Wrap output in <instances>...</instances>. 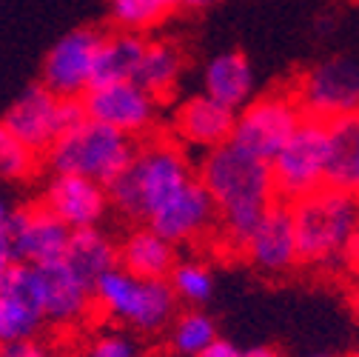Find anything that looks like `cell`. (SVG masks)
Returning a JSON list of instances; mask_svg holds the SVG:
<instances>
[{"mask_svg":"<svg viewBox=\"0 0 359 357\" xmlns=\"http://www.w3.org/2000/svg\"><path fill=\"white\" fill-rule=\"evenodd\" d=\"M328 123L317 117H305L297 135L283 146L271 160L277 197L283 203H297L328 186Z\"/></svg>","mask_w":359,"mask_h":357,"instance_id":"cell-8","label":"cell"},{"mask_svg":"<svg viewBox=\"0 0 359 357\" xmlns=\"http://www.w3.org/2000/svg\"><path fill=\"white\" fill-rule=\"evenodd\" d=\"M34 160H37V152H32L29 146L6 135V131L0 135V166H4L6 181H23V177H29L34 171Z\"/></svg>","mask_w":359,"mask_h":357,"instance_id":"cell-28","label":"cell"},{"mask_svg":"<svg viewBox=\"0 0 359 357\" xmlns=\"http://www.w3.org/2000/svg\"><path fill=\"white\" fill-rule=\"evenodd\" d=\"M72 229L46 206H4L0 214V266H46L66 257Z\"/></svg>","mask_w":359,"mask_h":357,"instance_id":"cell-6","label":"cell"},{"mask_svg":"<svg viewBox=\"0 0 359 357\" xmlns=\"http://www.w3.org/2000/svg\"><path fill=\"white\" fill-rule=\"evenodd\" d=\"M219 220L217 203L211 197V192L200 183V177L189 186H183L174 197H168L151 217H149V226L165 238L168 243H189L197 240L200 235H205L211 229V223Z\"/></svg>","mask_w":359,"mask_h":357,"instance_id":"cell-14","label":"cell"},{"mask_svg":"<svg viewBox=\"0 0 359 357\" xmlns=\"http://www.w3.org/2000/svg\"><path fill=\"white\" fill-rule=\"evenodd\" d=\"M200 357H245V351H240V349H237L234 343H229V340H219V337H217Z\"/></svg>","mask_w":359,"mask_h":357,"instance_id":"cell-31","label":"cell"},{"mask_svg":"<svg viewBox=\"0 0 359 357\" xmlns=\"http://www.w3.org/2000/svg\"><path fill=\"white\" fill-rule=\"evenodd\" d=\"M120 266L140 280H168L177 269L174 243L160 238L151 226L131 232L120 249Z\"/></svg>","mask_w":359,"mask_h":357,"instance_id":"cell-20","label":"cell"},{"mask_svg":"<svg viewBox=\"0 0 359 357\" xmlns=\"http://www.w3.org/2000/svg\"><path fill=\"white\" fill-rule=\"evenodd\" d=\"M245 357H280L274 349H268V346H257V349H248Z\"/></svg>","mask_w":359,"mask_h":357,"instance_id":"cell-32","label":"cell"},{"mask_svg":"<svg viewBox=\"0 0 359 357\" xmlns=\"http://www.w3.org/2000/svg\"><path fill=\"white\" fill-rule=\"evenodd\" d=\"M353 357H359V351H356V354H353Z\"/></svg>","mask_w":359,"mask_h":357,"instance_id":"cell-36","label":"cell"},{"mask_svg":"<svg viewBox=\"0 0 359 357\" xmlns=\"http://www.w3.org/2000/svg\"><path fill=\"white\" fill-rule=\"evenodd\" d=\"M351 263H353V269H356V275H359V232H356V240H353V246H351Z\"/></svg>","mask_w":359,"mask_h":357,"instance_id":"cell-33","label":"cell"},{"mask_svg":"<svg viewBox=\"0 0 359 357\" xmlns=\"http://www.w3.org/2000/svg\"><path fill=\"white\" fill-rule=\"evenodd\" d=\"M203 86L208 98L219 100L222 106H229L234 112H243L254 95V72H251L248 58L240 52L217 55L205 66Z\"/></svg>","mask_w":359,"mask_h":357,"instance_id":"cell-19","label":"cell"},{"mask_svg":"<svg viewBox=\"0 0 359 357\" xmlns=\"http://www.w3.org/2000/svg\"><path fill=\"white\" fill-rule=\"evenodd\" d=\"M109 203V189L80 174H55L43 197V206L57 214L72 232L95 229Z\"/></svg>","mask_w":359,"mask_h":357,"instance_id":"cell-17","label":"cell"},{"mask_svg":"<svg viewBox=\"0 0 359 357\" xmlns=\"http://www.w3.org/2000/svg\"><path fill=\"white\" fill-rule=\"evenodd\" d=\"M88 120L83 100H63L46 86H29L20 92L4 117V131L29 146L32 152H49L66 131Z\"/></svg>","mask_w":359,"mask_h":357,"instance_id":"cell-7","label":"cell"},{"mask_svg":"<svg viewBox=\"0 0 359 357\" xmlns=\"http://www.w3.org/2000/svg\"><path fill=\"white\" fill-rule=\"evenodd\" d=\"M291 212L302 263L325 266L351 254L359 232V195L325 186L317 195L291 203Z\"/></svg>","mask_w":359,"mask_h":357,"instance_id":"cell-3","label":"cell"},{"mask_svg":"<svg viewBox=\"0 0 359 357\" xmlns=\"http://www.w3.org/2000/svg\"><path fill=\"white\" fill-rule=\"evenodd\" d=\"M191 181V166L180 146L157 138L137 149L131 166L109 186V200L126 217L149 220L168 197H174Z\"/></svg>","mask_w":359,"mask_h":357,"instance_id":"cell-2","label":"cell"},{"mask_svg":"<svg viewBox=\"0 0 359 357\" xmlns=\"http://www.w3.org/2000/svg\"><path fill=\"white\" fill-rule=\"evenodd\" d=\"M200 183L211 192L226 240L245 252L265 212L277 203L271 163H265L234 141L211 149L200 163Z\"/></svg>","mask_w":359,"mask_h":357,"instance_id":"cell-1","label":"cell"},{"mask_svg":"<svg viewBox=\"0 0 359 357\" xmlns=\"http://www.w3.org/2000/svg\"><path fill=\"white\" fill-rule=\"evenodd\" d=\"M180 4H186V0H109V9L111 20L123 32H140L160 23Z\"/></svg>","mask_w":359,"mask_h":357,"instance_id":"cell-25","label":"cell"},{"mask_svg":"<svg viewBox=\"0 0 359 357\" xmlns=\"http://www.w3.org/2000/svg\"><path fill=\"white\" fill-rule=\"evenodd\" d=\"M103 40L106 37L95 29L66 32L43 60L40 83L63 100H83L95 86L97 55Z\"/></svg>","mask_w":359,"mask_h":357,"instance_id":"cell-10","label":"cell"},{"mask_svg":"<svg viewBox=\"0 0 359 357\" xmlns=\"http://www.w3.org/2000/svg\"><path fill=\"white\" fill-rule=\"evenodd\" d=\"M248 260L265 275H283L294 263H299V243H297V226L291 203L277 200L265 212L259 226L254 229L248 246Z\"/></svg>","mask_w":359,"mask_h":357,"instance_id":"cell-16","label":"cell"},{"mask_svg":"<svg viewBox=\"0 0 359 357\" xmlns=\"http://www.w3.org/2000/svg\"><path fill=\"white\" fill-rule=\"evenodd\" d=\"M43 323H46V318H43V309L34 297L32 266H0V340H4V346L34 340Z\"/></svg>","mask_w":359,"mask_h":357,"instance_id":"cell-15","label":"cell"},{"mask_svg":"<svg viewBox=\"0 0 359 357\" xmlns=\"http://www.w3.org/2000/svg\"><path fill=\"white\" fill-rule=\"evenodd\" d=\"M0 357H49V351L37 340H20V343H6Z\"/></svg>","mask_w":359,"mask_h":357,"instance_id":"cell-30","label":"cell"},{"mask_svg":"<svg viewBox=\"0 0 359 357\" xmlns=\"http://www.w3.org/2000/svg\"><path fill=\"white\" fill-rule=\"evenodd\" d=\"M214 340H217L214 320L208 315H203V311H186V315H180L171 326V346L177 354L200 357Z\"/></svg>","mask_w":359,"mask_h":357,"instance_id":"cell-26","label":"cell"},{"mask_svg":"<svg viewBox=\"0 0 359 357\" xmlns=\"http://www.w3.org/2000/svg\"><path fill=\"white\" fill-rule=\"evenodd\" d=\"M305 109L299 98L274 92L251 100L243 112H237L234 143L248 155L271 163L283 146L297 135V129L305 123Z\"/></svg>","mask_w":359,"mask_h":357,"instance_id":"cell-9","label":"cell"},{"mask_svg":"<svg viewBox=\"0 0 359 357\" xmlns=\"http://www.w3.org/2000/svg\"><path fill=\"white\" fill-rule=\"evenodd\" d=\"M146 46H149V43L143 37H137L134 32L109 34L103 40V46H100V55H97L95 86L134 80V74H137V69H140V60L146 55Z\"/></svg>","mask_w":359,"mask_h":357,"instance_id":"cell-23","label":"cell"},{"mask_svg":"<svg viewBox=\"0 0 359 357\" xmlns=\"http://www.w3.org/2000/svg\"><path fill=\"white\" fill-rule=\"evenodd\" d=\"M313 357H331V354H313Z\"/></svg>","mask_w":359,"mask_h":357,"instance_id":"cell-35","label":"cell"},{"mask_svg":"<svg viewBox=\"0 0 359 357\" xmlns=\"http://www.w3.org/2000/svg\"><path fill=\"white\" fill-rule=\"evenodd\" d=\"M86 357H137V346L123 335H100L92 340Z\"/></svg>","mask_w":359,"mask_h":357,"instance_id":"cell-29","label":"cell"},{"mask_svg":"<svg viewBox=\"0 0 359 357\" xmlns=\"http://www.w3.org/2000/svg\"><path fill=\"white\" fill-rule=\"evenodd\" d=\"M297 98L308 117L325 123L359 112V63L351 58H331L313 66L302 77Z\"/></svg>","mask_w":359,"mask_h":357,"instance_id":"cell-11","label":"cell"},{"mask_svg":"<svg viewBox=\"0 0 359 357\" xmlns=\"http://www.w3.org/2000/svg\"><path fill=\"white\" fill-rule=\"evenodd\" d=\"M157 98L149 95L143 86H137L134 80H123V83H109V86H95L92 92L83 98L86 115L106 123L123 135L134 138L143 135L154 126L157 117Z\"/></svg>","mask_w":359,"mask_h":357,"instance_id":"cell-12","label":"cell"},{"mask_svg":"<svg viewBox=\"0 0 359 357\" xmlns=\"http://www.w3.org/2000/svg\"><path fill=\"white\" fill-rule=\"evenodd\" d=\"M63 260L95 289L100 283V278H106L111 269L120 266V252L114 249L111 238L95 226V229L72 232V243H69V252Z\"/></svg>","mask_w":359,"mask_h":357,"instance_id":"cell-22","label":"cell"},{"mask_svg":"<svg viewBox=\"0 0 359 357\" xmlns=\"http://www.w3.org/2000/svg\"><path fill=\"white\" fill-rule=\"evenodd\" d=\"M189 6H203V4H208V0H186Z\"/></svg>","mask_w":359,"mask_h":357,"instance_id":"cell-34","label":"cell"},{"mask_svg":"<svg viewBox=\"0 0 359 357\" xmlns=\"http://www.w3.org/2000/svg\"><path fill=\"white\" fill-rule=\"evenodd\" d=\"M95 303L103 315L120 323L140 332H157L174 320L177 292L171 280H140L117 266L95 286Z\"/></svg>","mask_w":359,"mask_h":357,"instance_id":"cell-5","label":"cell"},{"mask_svg":"<svg viewBox=\"0 0 359 357\" xmlns=\"http://www.w3.org/2000/svg\"><path fill=\"white\" fill-rule=\"evenodd\" d=\"M234 126H237V112L222 106L219 100L208 95L189 98L174 115V129L177 135L191 146L203 149H217L234 141Z\"/></svg>","mask_w":359,"mask_h":357,"instance_id":"cell-18","label":"cell"},{"mask_svg":"<svg viewBox=\"0 0 359 357\" xmlns=\"http://www.w3.org/2000/svg\"><path fill=\"white\" fill-rule=\"evenodd\" d=\"M171 286L177 297H183L189 303H205L214 292V278L203 263H177V269L171 272Z\"/></svg>","mask_w":359,"mask_h":357,"instance_id":"cell-27","label":"cell"},{"mask_svg":"<svg viewBox=\"0 0 359 357\" xmlns=\"http://www.w3.org/2000/svg\"><path fill=\"white\" fill-rule=\"evenodd\" d=\"M328 186L359 195V112L328 120Z\"/></svg>","mask_w":359,"mask_h":357,"instance_id":"cell-21","label":"cell"},{"mask_svg":"<svg viewBox=\"0 0 359 357\" xmlns=\"http://www.w3.org/2000/svg\"><path fill=\"white\" fill-rule=\"evenodd\" d=\"M34 297L43 309L46 323H77L92 309L95 289L88 286L66 260L32 266Z\"/></svg>","mask_w":359,"mask_h":357,"instance_id":"cell-13","label":"cell"},{"mask_svg":"<svg viewBox=\"0 0 359 357\" xmlns=\"http://www.w3.org/2000/svg\"><path fill=\"white\" fill-rule=\"evenodd\" d=\"M134 155L137 146L128 135L88 117L77 129L66 131L46 152V160L55 174H80L109 189L131 166Z\"/></svg>","mask_w":359,"mask_h":357,"instance_id":"cell-4","label":"cell"},{"mask_svg":"<svg viewBox=\"0 0 359 357\" xmlns=\"http://www.w3.org/2000/svg\"><path fill=\"white\" fill-rule=\"evenodd\" d=\"M180 66H183V60H180V52L171 46V43H163V40L149 43L146 55L140 60V69H137V74H134V83L143 86L149 95L163 98L177 83Z\"/></svg>","mask_w":359,"mask_h":357,"instance_id":"cell-24","label":"cell"}]
</instances>
